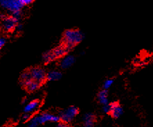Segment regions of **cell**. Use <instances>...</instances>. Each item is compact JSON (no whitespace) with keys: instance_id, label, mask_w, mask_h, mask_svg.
Listing matches in <instances>:
<instances>
[{"instance_id":"obj_14","label":"cell","mask_w":153,"mask_h":127,"mask_svg":"<svg viewBox=\"0 0 153 127\" xmlns=\"http://www.w3.org/2000/svg\"><path fill=\"white\" fill-rule=\"evenodd\" d=\"M98 99L99 102L102 105H105L108 104V91L107 90H103L100 91L98 95Z\"/></svg>"},{"instance_id":"obj_2","label":"cell","mask_w":153,"mask_h":127,"mask_svg":"<svg viewBox=\"0 0 153 127\" xmlns=\"http://www.w3.org/2000/svg\"><path fill=\"white\" fill-rule=\"evenodd\" d=\"M0 6L12 13L20 11L24 6L19 0H0Z\"/></svg>"},{"instance_id":"obj_12","label":"cell","mask_w":153,"mask_h":127,"mask_svg":"<svg viewBox=\"0 0 153 127\" xmlns=\"http://www.w3.org/2000/svg\"><path fill=\"white\" fill-rule=\"evenodd\" d=\"M23 84L26 87V88L27 89V90L29 92H33L36 90L40 86V84L32 79L23 82Z\"/></svg>"},{"instance_id":"obj_19","label":"cell","mask_w":153,"mask_h":127,"mask_svg":"<svg viewBox=\"0 0 153 127\" xmlns=\"http://www.w3.org/2000/svg\"><path fill=\"white\" fill-rule=\"evenodd\" d=\"M38 123L37 122V121L34 117L33 119H32L31 121L30 122L29 124H28V127H38Z\"/></svg>"},{"instance_id":"obj_7","label":"cell","mask_w":153,"mask_h":127,"mask_svg":"<svg viewBox=\"0 0 153 127\" xmlns=\"http://www.w3.org/2000/svg\"><path fill=\"white\" fill-rule=\"evenodd\" d=\"M111 104L110 114L114 118H119L123 115V110L122 107L117 103H113Z\"/></svg>"},{"instance_id":"obj_16","label":"cell","mask_w":153,"mask_h":127,"mask_svg":"<svg viewBox=\"0 0 153 127\" xmlns=\"http://www.w3.org/2000/svg\"><path fill=\"white\" fill-rule=\"evenodd\" d=\"M114 81L112 79H107L104 82L103 84V87L105 90H108L110 88V87L111 86V85L113 84Z\"/></svg>"},{"instance_id":"obj_9","label":"cell","mask_w":153,"mask_h":127,"mask_svg":"<svg viewBox=\"0 0 153 127\" xmlns=\"http://www.w3.org/2000/svg\"><path fill=\"white\" fill-rule=\"evenodd\" d=\"M39 106H40V102H39L38 101H32V102H29L25 106V113L31 114L33 113H34L36 111H37V109L38 108Z\"/></svg>"},{"instance_id":"obj_5","label":"cell","mask_w":153,"mask_h":127,"mask_svg":"<svg viewBox=\"0 0 153 127\" xmlns=\"http://www.w3.org/2000/svg\"><path fill=\"white\" fill-rule=\"evenodd\" d=\"M35 119L38 122V124H45L46 122H57L60 120V117L58 115H53V114L49 113H44L40 114V115L35 117Z\"/></svg>"},{"instance_id":"obj_23","label":"cell","mask_w":153,"mask_h":127,"mask_svg":"<svg viewBox=\"0 0 153 127\" xmlns=\"http://www.w3.org/2000/svg\"><path fill=\"white\" fill-rule=\"evenodd\" d=\"M57 127H68V126H67V125L65 123V122H63V123L59 124Z\"/></svg>"},{"instance_id":"obj_6","label":"cell","mask_w":153,"mask_h":127,"mask_svg":"<svg viewBox=\"0 0 153 127\" xmlns=\"http://www.w3.org/2000/svg\"><path fill=\"white\" fill-rule=\"evenodd\" d=\"M18 19L15 18L13 16L4 17L2 21V25L4 29L7 31H13L16 27Z\"/></svg>"},{"instance_id":"obj_10","label":"cell","mask_w":153,"mask_h":127,"mask_svg":"<svg viewBox=\"0 0 153 127\" xmlns=\"http://www.w3.org/2000/svg\"><path fill=\"white\" fill-rule=\"evenodd\" d=\"M69 51V49L65 47V45L63 46H60V47L56 48L55 49H53V51H51L52 54L54 56V58H60V57H62L65 56L67 52Z\"/></svg>"},{"instance_id":"obj_13","label":"cell","mask_w":153,"mask_h":127,"mask_svg":"<svg viewBox=\"0 0 153 127\" xmlns=\"http://www.w3.org/2000/svg\"><path fill=\"white\" fill-rule=\"evenodd\" d=\"M61 77H62V74H61V72L57 70L51 71L47 74V78L49 81H58L59 79H60Z\"/></svg>"},{"instance_id":"obj_11","label":"cell","mask_w":153,"mask_h":127,"mask_svg":"<svg viewBox=\"0 0 153 127\" xmlns=\"http://www.w3.org/2000/svg\"><path fill=\"white\" fill-rule=\"evenodd\" d=\"M95 117L92 113H87L84 115L83 123L85 127H93Z\"/></svg>"},{"instance_id":"obj_15","label":"cell","mask_w":153,"mask_h":127,"mask_svg":"<svg viewBox=\"0 0 153 127\" xmlns=\"http://www.w3.org/2000/svg\"><path fill=\"white\" fill-rule=\"evenodd\" d=\"M54 59H55V58H54L53 54H52L51 52H48L43 55V60L45 63L51 62L52 61L54 60Z\"/></svg>"},{"instance_id":"obj_1","label":"cell","mask_w":153,"mask_h":127,"mask_svg":"<svg viewBox=\"0 0 153 127\" xmlns=\"http://www.w3.org/2000/svg\"><path fill=\"white\" fill-rule=\"evenodd\" d=\"M84 38V35L80 31L67 30L64 34V45L69 50L76 45L80 43Z\"/></svg>"},{"instance_id":"obj_22","label":"cell","mask_w":153,"mask_h":127,"mask_svg":"<svg viewBox=\"0 0 153 127\" xmlns=\"http://www.w3.org/2000/svg\"><path fill=\"white\" fill-rule=\"evenodd\" d=\"M30 114H28V113H25L23 116V120H28L30 118Z\"/></svg>"},{"instance_id":"obj_17","label":"cell","mask_w":153,"mask_h":127,"mask_svg":"<svg viewBox=\"0 0 153 127\" xmlns=\"http://www.w3.org/2000/svg\"><path fill=\"white\" fill-rule=\"evenodd\" d=\"M22 81L23 82L26 81L31 79V78H30V75L29 72H24V73L22 74Z\"/></svg>"},{"instance_id":"obj_18","label":"cell","mask_w":153,"mask_h":127,"mask_svg":"<svg viewBox=\"0 0 153 127\" xmlns=\"http://www.w3.org/2000/svg\"><path fill=\"white\" fill-rule=\"evenodd\" d=\"M111 110V104H105L103 105V107H102V111L105 113H110Z\"/></svg>"},{"instance_id":"obj_21","label":"cell","mask_w":153,"mask_h":127,"mask_svg":"<svg viewBox=\"0 0 153 127\" xmlns=\"http://www.w3.org/2000/svg\"><path fill=\"white\" fill-rule=\"evenodd\" d=\"M5 43H6L5 38H0V49H1L4 45H5Z\"/></svg>"},{"instance_id":"obj_3","label":"cell","mask_w":153,"mask_h":127,"mask_svg":"<svg viewBox=\"0 0 153 127\" xmlns=\"http://www.w3.org/2000/svg\"><path fill=\"white\" fill-rule=\"evenodd\" d=\"M78 113V109L75 106H70L60 113V119L65 123L71 122Z\"/></svg>"},{"instance_id":"obj_8","label":"cell","mask_w":153,"mask_h":127,"mask_svg":"<svg viewBox=\"0 0 153 127\" xmlns=\"http://www.w3.org/2000/svg\"><path fill=\"white\" fill-rule=\"evenodd\" d=\"M75 62V58L71 55L65 56L60 62V67L62 69H67L73 65Z\"/></svg>"},{"instance_id":"obj_4","label":"cell","mask_w":153,"mask_h":127,"mask_svg":"<svg viewBox=\"0 0 153 127\" xmlns=\"http://www.w3.org/2000/svg\"><path fill=\"white\" fill-rule=\"evenodd\" d=\"M28 72L30 73L31 79L40 84L45 81V80L47 78V74L45 70L40 67H34Z\"/></svg>"},{"instance_id":"obj_20","label":"cell","mask_w":153,"mask_h":127,"mask_svg":"<svg viewBox=\"0 0 153 127\" xmlns=\"http://www.w3.org/2000/svg\"><path fill=\"white\" fill-rule=\"evenodd\" d=\"M19 1H20V2L23 6H25V5H29V4H30L33 1V0H19Z\"/></svg>"}]
</instances>
